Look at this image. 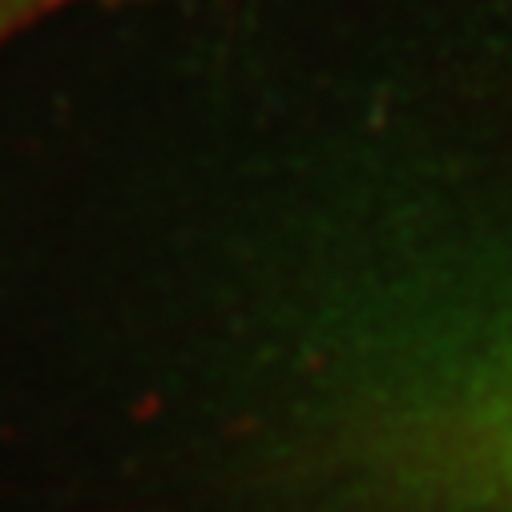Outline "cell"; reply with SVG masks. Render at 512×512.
<instances>
[{
	"mask_svg": "<svg viewBox=\"0 0 512 512\" xmlns=\"http://www.w3.org/2000/svg\"><path fill=\"white\" fill-rule=\"evenodd\" d=\"M388 512H512V323L412 367L363 424Z\"/></svg>",
	"mask_w": 512,
	"mask_h": 512,
	"instance_id": "obj_1",
	"label": "cell"
},
{
	"mask_svg": "<svg viewBox=\"0 0 512 512\" xmlns=\"http://www.w3.org/2000/svg\"><path fill=\"white\" fill-rule=\"evenodd\" d=\"M65 9V0H0V45H9L37 21Z\"/></svg>",
	"mask_w": 512,
	"mask_h": 512,
	"instance_id": "obj_2",
	"label": "cell"
},
{
	"mask_svg": "<svg viewBox=\"0 0 512 512\" xmlns=\"http://www.w3.org/2000/svg\"><path fill=\"white\" fill-rule=\"evenodd\" d=\"M73 5H97V9H113V5H178V0H69Z\"/></svg>",
	"mask_w": 512,
	"mask_h": 512,
	"instance_id": "obj_3",
	"label": "cell"
}]
</instances>
